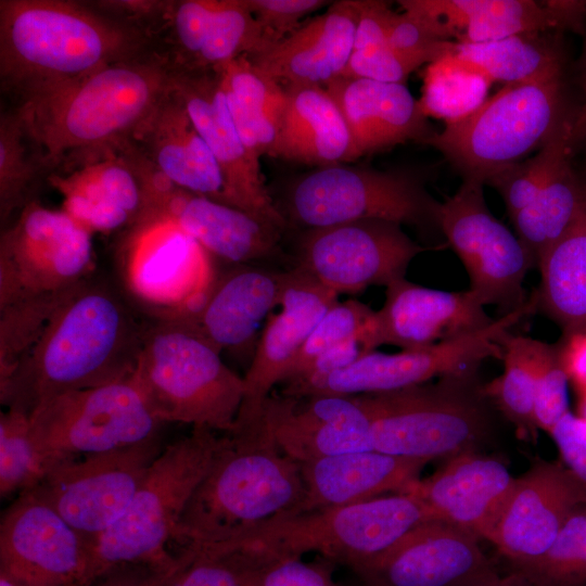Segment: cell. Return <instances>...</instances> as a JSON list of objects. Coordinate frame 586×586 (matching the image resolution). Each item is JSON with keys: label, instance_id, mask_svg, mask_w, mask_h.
<instances>
[{"label": "cell", "instance_id": "d590c367", "mask_svg": "<svg viewBox=\"0 0 586 586\" xmlns=\"http://www.w3.org/2000/svg\"><path fill=\"white\" fill-rule=\"evenodd\" d=\"M492 82H525L563 74L559 43L542 33H525L486 42H455L451 53Z\"/></svg>", "mask_w": 586, "mask_h": 586}, {"label": "cell", "instance_id": "7402d4cb", "mask_svg": "<svg viewBox=\"0 0 586 586\" xmlns=\"http://www.w3.org/2000/svg\"><path fill=\"white\" fill-rule=\"evenodd\" d=\"M479 540L464 530L431 520L356 574L362 586H472L497 574Z\"/></svg>", "mask_w": 586, "mask_h": 586}, {"label": "cell", "instance_id": "be15d7a7", "mask_svg": "<svg viewBox=\"0 0 586 586\" xmlns=\"http://www.w3.org/2000/svg\"><path fill=\"white\" fill-rule=\"evenodd\" d=\"M0 586H18L8 574L0 571Z\"/></svg>", "mask_w": 586, "mask_h": 586}, {"label": "cell", "instance_id": "9a60e30c", "mask_svg": "<svg viewBox=\"0 0 586 586\" xmlns=\"http://www.w3.org/2000/svg\"><path fill=\"white\" fill-rule=\"evenodd\" d=\"M164 447L158 433L130 446L65 461L49 469L30 492L91 542L124 514Z\"/></svg>", "mask_w": 586, "mask_h": 586}, {"label": "cell", "instance_id": "ee69618b", "mask_svg": "<svg viewBox=\"0 0 586 586\" xmlns=\"http://www.w3.org/2000/svg\"><path fill=\"white\" fill-rule=\"evenodd\" d=\"M46 470L30 436L29 417L14 410L0 416V494L35 488Z\"/></svg>", "mask_w": 586, "mask_h": 586}, {"label": "cell", "instance_id": "f1b7e54d", "mask_svg": "<svg viewBox=\"0 0 586 586\" xmlns=\"http://www.w3.org/2000/svg\"><path fill=\"white\" fill-rule=\"evenodd\" d=\"M357 0L331 2L328 10L266 52L249 58L282 86L327 87L341 77L354 49Z\"/></svg>", "mask_w": 586, "mask_h": 586}, {"label": "cell", "instance_id": "3957f363", "mask_svg": "<svg viewBox=\"0 0 586 586\" xmlns=\"http://www.w3.org/2000/svg\"><path fill=\"white\" fill-rule=\"evenodd\" d=\"M171 85V69L150 51L15 107L51 175L128 139Z\"/></svg>", "mask_w": 586, "mask_h": 586}, {"label": "cell", "instance_id": "6125c7cd", "mask_svg": "<svg viewBox=\"0 0 586 586\" xmlns=\"http://www.w3.org/2000/svg\"><path fill=\"white\" fill-rule=\"evenodd\" d=\"M577 411L578 416L586 419V392L578 393Z\"/></svg>", "mask_w": 586, "mask_h": 586}, {"label": "cell", "instance_id": "11a10c76", "mask_svg": "<svg viewBox=\"0 0 586 586\" xmlns=\"http://www.w3.org/2000/svg\"><path fill=\"white\" fill-rule=\"evenodd\" d=\"M548 434L557 445L564 467L586 488V419L569 410Z\"/></svg>", "mask_w": 586, "mask_h": 586}, {"label": "cell", "instance_id": "f35d334b", "mask_svg": "<svg viewBox=\"0 0 586 586\" xmlns=\"http://www.w3.org/2000/svg\"><path fill=\"white\" fill-rule=\"evenodd\" d=\"M535 341L509 334L502 346L501 374L481 387L483 396L492 399L525 438H534L538 430L534 418Z\"/></svg>", "mask_w": 586, "mask_h": 586}, {"label": "cell", "instance_id": "6f0895ef", "mask_svg": "<svg viewBox=\"0 0 586 586\" xmlns=\"http://www.w3.org/2000/svg\"><path fill=\"white\" fill-rule=\"evenodd\" d=\"M357 2L358 20L353 51L386 44L393 10L384 1L357 0Z\"/></svg>", "mask_w": 586, "mask_h": 586}, {"label": "cell", "instance_id": "b9f144b4", "mask_svg": "<svg viewBox=\"0 0 586 586\" xmlns=\"http://www.w3.org/2000/svg\"><path fill=\"white\" fill-rule=\"evenodd\" d=\"M81 283L30 295L0 308V384L31 352L54 314Z\"/></svg>", "mask_w": 586, "mask_h": 586}, {"label": "cell", "instance_id": "816d5d0a", "mask_svg": "<svg viewBox=\"0 0 586 586\" xmlns=\"http://www.w3.org/2000/svg\"><path fill=\"white\" fill-rule=\"evenodd\" d=\"M421 65V62L396 52L386 43L354 50L341 77L404 85Z\"/></svg>", "mask_w": 586, "mask_h": 586}, {"label": "cell", "instance_id": "277c9868", "mask_svg": "<svg viewBox=\"0 0 586 586\" xmlns=\"http://www.w3.org/2000/svg\"><path fill=\"white\" fill-rule=\"evenodd\" d=\"M260 418L222 436L174 536L180 548L225 543L297 509L301 464L273 446Z\"/></svg>", "mask_w": 586, "mask_h": 586}, {"label": "cell", "instance_id": "ba28073f", "mask_svg": "<svg viewBox=\"0 0 586 586\" xmlns=\"http://www.w3.org/2000/svg\"><path fill=\"white\" fill-rule=\"evenodd\" d=\"M563 100V74L508 84L424 143L438 150L463 179L485 184L548 140L569 112Z\"/></svg>", "mask_w": 586, "mask_h": 586}, {"label": "cell", "instance_id": "4dcf8cb0", "mask_svg": "<svg viewBox=\"0 0 586 586\" xmlns=\"http://www.w3.org/2000/svg\"><path fill=\"white\" fill-rule=\"evenodd\" d=\"M326 89L339 104L353 141V161L433 131L419 100L405 84L339 77Z\"/></svg>", "mask_w": 586, "mask_h": 586}, {"label": "cell", "instance_id": "f546056e", "mask_svg": "<svg viewBox=\"0 0 586 586\" xmlns=\"http://www.w3.org/2000/svg\"><path fill=\"white\" fill-rule=\"evenodd\" d=\"M281 272L238 265L217 276L202 304L173 317L221 353L250 343L262 322L279 305Z\"/></svg>", "mask_w": 586, "mask_h": 586}, {"label": "cell", "instance_id": "d6986e66", "mask_svg": "<svg viewBox=\"0 0 586 586\" xmlns=\"http://www.w3.org/2000/svg\"><path fill=\"white\" fill-rule=\"evenodd\" d=\"M90 540L33 492L0 522V571L18 586H90Z\"/></svg>", "mask_w": 586, "mask_h": 586}, {"label": "cell", "instance_id": "8992f818", "mask_svg": "<svg viewBox=\"0 0 586 586\" xmlns=\"http://www.w3.org/2000/svg\"><path fill=\"white\" fill-rule=\"evenodd\" d=\"M431 520L436 518L418 497L396 493L346 506L285 513L231 540L204 547L267 556L317 552L356 573Z\"/></svg>", "mask_w": 586, "mask_h": 586}, {"label": "cell", "instance_id": "836d02e7", "mask_svg": "<svg viewBox=\"0 0 586 586\" xmlns=\"http://www.w3.org/2000/svg\"><path fill=\"white\" fill-rule=\"evenodd\" d=\"M542 280L535 292L543 309L565 332L586 330V189L579 209L564 233L542 255Z\"/></svg>", "mask_w": 586, "mask_h": 586}, {"label": "cell", "instance_id": "c3c4849f", "mask_svg": "<svg viewBox=\"0 0 586 586\" xmlns=\"http://www.w3.org/2000/svg\"><path fill=\"white\" fill-rule=\"evenodd\" d=\"M189 562L173 586H253L255 558L242 550L184 547Z\"/></svg>", "mask_w": 586, "mask_h": 586}, {"label": "cell", "instance_id": "ffe728a7", "mask_svg": "<svg viewBox=\"0 0 586 586\" xmlns=\"http://www.w3.org/2000/svg\"><path fill=\"white\" fill-rule=\"evenodd\" d=\"M586 488L561 463L537 460L514 487L488 539L521 574L549 551Z\"/></svg>", "mask_w": 586, "mask_h": 586}, {"label": "cell", "instance_id": "83f0119b", "mask_svg": "<svg viewBox=\"0 0 586 586\" xmlns=\"http://www.w3.org/2000/svg\"><path fill=\"white\" fill-rule=\"evenodd\" d=\"M404 11L422 16L456 42H486L545 33L581 22L583 4L531 0H404ZM454 41V40H453Z\"/></svg>", "mask_w": 586, "mask_h": 586}, {"label": "cell", "instance_id": "8d00e7d4", "mask_svg": "<svg viewBox=\"0 0 586 586\" xmlns=\"http://www.w3.org/2000/svg\"><path fill=\"white\" fill-rule=\"evenodd\" d=\"M585 189L586 182L574 170L573 160H569L546 181L531 204L510 217L535 265L574 220Z\"/></svg>", "mask_w": 586, "mask_h": 586}, {"label": "cell", "instance_id": "603a6c76", "mask_svg": "<svg viewBox=\"0 0 586 586\" xmlns=\"http://www.w3.org/2000/svg\"><path fill=\"white\" fill-rule=\"evenodd\" d=\"M336 302V293L303 270L281 272L280 309L268 317L257 341L243 377L244 398L235 422L262 415L272 388L282 383L307 337Z\"/></svg>", "mask_w": 586, "mask_h": 586}, {"label": "cell", "instance_id": "7dc6e473", "mask_svg": "<svg viewBox=\"0 0 586 586\" xmlns=\"http://www.w3.org/2000/svg\"><path fill=\"white\" fill-rule=\"evenodd\" d=\"M373 313L374 310L357 300L334 303L307 337L281 384L301 375L329 348L360 333Z\"/></svg>", "mask_w": 586, "mask_h": 586}, {"label": "cell", "instance_id": "7c38bea8", "mask_svg": "<svg viewBox=\"0 0 586 586\" xmlns=\"http://www.w3.org/2000/svg\"><path fill=\"white\" fill-rule=\"evenodd\" d=\"M433 200L413 176L337 164L318 167L286 189V224L305 229L364 219L419 224L433 219Z\"/></svg>", "mask_w": 586, "mask_h": 586}, {"label": "cell", "instance_id": "ab89813d", "mask_svg": "<svg viewBox=\"0 0 586 586\" xmlns=\"http://www.w3.org/2000/svg\"><path fill=\"white\" fill-rule=\"evenodd\" d=\"M577 150L573 112H568L538 153L526 161L508 166L491 177L486 183L501 195L509 217L526 207L546 181Z\"/></svg>", "mask_w": 586, "mask_h": 586}, {"label": "cell", "instance_id": "f907efd6", "mask_svg": "<svg viewBox=\"0 0 586 586\" xmlns=\"http://www.w3.org/2000/svg\"><path fill=\"white\" fill-rule=\"evenodd\" d=\"M250 553L255 558L253 586H340L326 566L301 557Z\"/></svg>", "mask_w": 586, "mask_h": 586}, {"label": "cell", "instance_id": "9f6ffc18", "mask_svg": "<svg viewBox=\"0 0 586 586\" xmlns=\"http://www.w3.org/2000/svg\"><path fill=\"white\" fill-rule=\"evenodd\" d=\"M367 324L357 335L336 344L319 355L301 375L284 384L327 375L348 367L364 355L371 353L365 337Z\"/></svg>", "mask_w": 586, "mask_h": 586}, {"label": "cell", "instance_id": "7a4b0ae2", "mask_svg": "<svg viewBox=\"0 0 586 586\" xmlns=\"http://www.w3.org/2000/svg\"><path fill=\"white\" fill-rule=\"evenodd\" d=\"M150 51L142 31L89 2L0 1L1 89L17 104Z\"/></svg>", "mask_w": 586, "mask_h": 586}, {"label": "cell", "instance_id": "7bdbcfd3", "mask_svg": "<svg viewBox=\"0 0 586 586\" xmlns=\"http://www.w3.org/2000/svg\"><path fill=\"white\" fill-rule=\"evenodd\" d=\"M268 49L263 28L246 0H218L192 72L217 71L239 56L253 58Z\"/></svg>", "mask_w": 586, "mask_h": 586}, {"label": "cell", "instance_id": "44dd1931", "mask_svg": "<svg viewBox=\"0 0 586 586\" xmlns=\"http://www.w3.org/2000/svg\"><path fill=\"white\" fill-rule=\"evenodd\" d=\"M173 88L219 166L228 204L285 229L288 224L265 186L260 162L250 155L234 126L219 74L173 73Z\"/></svg>", "mask_w": 586, "mask_h": 586}, {"label": "cell", "instance_id": "bcb514c9", "mask_svg": "<svg viewBox=\"0 0 586 586\" xmlns=\"http://www.w3.org/2000/svg\"><path fill=\"white\" fill-rule=\"evenodd\" d=\"M47 182L63 195V211L91 232H111L131 226L128 214L81 169L52 173Z\"/></svg>", "mask_w": 586, "mask_h": 586}, {"label": "cell", "instance_id": "cb8c5ba5", "mask_svg": "<svg viewBox=\"0 0 586 586\" xmlns=\"http://www.w3.org/2000/svg\"><path fill=\"white\" fill-rule=\"evenodd\" d=\"M262 425L273 446L297 463L370 450V419L359 397L271 393Z\"/></svg>", "mask_w": 586, "mask_h": 586}, {"label": "cell", "instance_id": "8fae6325", "mask_svg": "<svg viewBox=\"0 0 586 586\" xmlns=\"http://www.w3.org/2000/svg\"><path fill=\"white\" fill-rule=\"evenodd\" d=\"M536 309V298L532 295L522 306L476 332L395 354L373 351L327 375L284 384L280 394L296 397L377 394L421 385L436 377L470 372L484 359H501L504 341L511 329Z\"/></svg>", "mask_w": 586, "mask_h": 586}, {"label": "cell", "instance_id": "484cf974", "mask_svg": "<svg viewBox=\"0 0 586 586\" xmlns=\"http://www.w3.org/2000/svg\"><path fill=\"white\" fill-rule=\"evenodd\" d=\"M514 483L501 461L472 449L448 458L404 493L418 497L436 520L488 540Z\"/></svg>", "mask_w": 586, "mask_h": 586}, {"label": "cell", "instance_id": "52a82bcc", "mask_svg": "<svg viewBox=\"0 0 586 586\" xmlns=\"http://www.w3.org/2000/svg\"><path fill=\"white\" fill-rule=\"evenodd\" d=\"M222 436L206 428L165 445L124 514L90 542V585L113 566L170 559L166 549Z\"/></svg>", "mask_w": 586, "mask_h": 586}, {"label": "cell", "instance_id": "74e56055", "mask_svg": "<svg viewBox=\"0 0 586 586\" xmlns=\"http://www.w3.org/2000/svg\"><path fill=\"white\" fill-rule=\"evenodd\" d=\"M50 171L16 107L0 118V221L8 226L29 203Z\"/></svg>", "mask_w": 586, "mask_h": 586}, {"label": "cell", "instance_id": "94428289", "mask_svg": "<svg viewBox=\"0 0 586 586\" xmlns=\"http://www.w3.org/2000/svg\"><path fill=\"white\" fill-rule=\"evenodd\" d=\"M472 586H533L528 581L515 573L510 576L501 577L498 573L485 581Z\"/></svg>", "mask_w": 586, "mask_h": 586}, {"label": "cell", "instance_id": "1f68e13d", "mask_svg": "<svg viewBox=\"0 0 586 586\" xmlns=\"http://www.w3.org/2000/svg\"><path fill=\"white\" fill-rule=\"evenodd\" d=\"M426 463L373 449L301 463L304 493L292 513L352 505L386 493H404L420 479Z\"/></svg>", "mask_w": 586, "mask_h": 586}, {"label": "cell", "instance_id": "d4e9b609", "mask_svg": "<svg viewBox=\"0 0 586 586\" xmlns=\"http://www.w3.org/2000/svg\"><path fill=\"white\" fill-rule=\"evenodd\" d=\"M484 307L470 290L431 289L400 278L386 285L385 302L370 320V345L415 349L451 341L495 320Z\"/></svg>", "mask_w": 586, "mask_h": 586}, {"label": "cell", "instance_id": "9c48e42d", "mask_svg": "<svg viewBox=\"0 0 586 586\" xmlns=\"http://www.w3.org/2000/svg\"><path fill=\"white\" fill-rule=\"evenodd\" d=\"M473 371L442 377L435 384L358 395L370 419L373 450L431 461L472 450L488 419Z\"/></svg>", "mask_w": 586, "mask_h": 586}, {"label": "cell", "instance_id": "5bb4252c", "mask_svg": "<svg viewBox=\"0 0 586 586\" xmlns=\"http://www.w3.org/2000/svg\"><path fill=\"white\" fill-rule=\"evenodd\" d=\"M483 186L463 179L455 194L435 201L433 220L464 266L469 290L483 305H497L506 314L528 300L523 281L535 262L519 237L493 216Z\"/></svg>", "mask_w": 586, "mask_h": 586}, {"label": "cell", "instance_id": "91938a15", "mask_svg": "<svg viewBox=\"0 0 586 586\" xmlns=\"http://www.w3.org/2000/svg\"><path fill=\"white\" fill-rule=\"evenodd\" d=\"M579 84L583 93V101L578 109L573 111L574 133L577 149L586 150V44L581 59Z\"/></svg>", "mask_w": 586, "mask_h": 586}, {"label": "cell", "instance_id": "f6af8a7d", "mask_svg": "<svg viewBox=\"0 0 586 586\" xmlns=\"http://www.w3.org/2000/svg\"><path fill=\"white\" fill-rule=\"evenodd\" d=\"M520 575L533 586H586V505L569 517L542 560Z\"/></svg>", "mask_w": 586, "mask_h": 586}, {"label": "cell", "instance_id": "f5cc1de1", "mask_svg": "<svg viewBox=\"0 0 586 586\" xmlns=\"http://www.w3.org/2000/svg\"><path fill=\"white\" fill-rule=\"evenodd\" d=\"M246 3L262 26L270 49L298 29L305 17L331 2L324 0H246Z\"/></svg>", "mask_w": 586, "mask_h": 586}, {"label": "cell", "instance_id": "4fadbf2b", "mask_svg": "<svg viewBox=\"0 0 586 586\" xmlns=\"http://www.w3.org/2000/svg\"><path fill=\"white\" fill-rule=\"evenodd\" d=\"M92 268V232L63 209L36 200L1 231L0 308L74 288L91 277Z\"/></svg>", "mask_w": 586, "mask_h": 586}, {"label": "cell", "instance_id": "db71d44e", "mask_svg": "<svg viewBox=\"0 0 586 586\" xmlns=\"http://www.w3.org/2000/svg\"><path fill=\"white\" fill-rule=\"evenodd\" d=\"M190 558L189 550L180 549L168 560L119 564L107 570L90 586H173Z\"/></svg>", "mask_w": 586, "mask_h": 586}, {"label": "cell", "instance_id": "30bf717a", "mask_svg": "<svg viewBox=\"0 0 586 586\" xmlns=\"http://www.w3.org/2000/svg\"><path fill=\"white\" fill-rule=\"evenodd\" d=\"M162 424L130 379L58 395L29 416L46 472L80 455L143 442L161 433Z\"/></svg>", "mask_w": 586, "mask_h": 586}, {"label": "cell", "instance_id": "681fc988", "mask_svg": "<svg viewBox=\"0 0 586 586\" xmlns=\"http://www.w3.org/2000/svg\"><path fill=\"white\" fill-rule=\"evenodd\" d=\"M534 418L537 429L547 433L569 411V378L561 362L559 348L535 341Z\"/></svg>", "mask_w": 586, "mask_h": 586}, {"label": "cell", "instance_id": "6da1fadb", "mask_svg": "<svg viewBox=\"0 0 586 586\" xmlns=\"http://www.w3.org/2000/svg\"><path fill=\"white\" fill-rule=\"evenodd\" d=\"M144 330L145 324L118 291L89 277L58 309L12 375L0 384L1 404L29 417L58 395L129 379Z\"/></svg>", "mask_w": 586, "mask_h": 586}, {"label": "cell", "instance_id": "60d3db41", "mask_svg": "<svg viewBox=\"0 0 586 586\" xmlns=\"http://www.w3.org/2000/svg\"><path fill=\"white\" fill-rule=\"evenodd\" d=\"M491 85L480 71L447 54L426 67L419 103L426 117L455 123L486 101Z\"/></svg>", "mask_w": 586, "mask_h": 586}, {"label": "cell", "instance_id": "2e32d148", "mask_svg": "<svg viewBox=\"0 0 586 586\" xmlns=\"http://www.w3.org/2000/svg\"><path fill=\"white\" fill-rule=\"evenodd\" d=\"M127 155L146 195L148 217L142 226L154 221L173 224L211 255L234 265H252L281 253L282 228L177 187L136 148L129 149Z\"/></svg>", "mask_w": 586, "mask_h": 586}, {"label": "cell", "instance_id": "680465c9", "mask_svg": "<svg viewBox=\"0 0 586 586\" xmlns=\"http://www.w3.org/2000/svg\"><path fill=\"white\" fill-rule=\"evenodd\" d=\"M566 335L564 345L559 348L561 362L577 392H586V330Z\"/></svg>", "mask_w": 586, "mask_h": 586}, {"label": "cell", "instance_id": "e0dca14e", "mask_svg": "<svg viewBox=\"0 0 586 586\" xmlns=\"http://www.w3.org/2000/svg\"><path fill=\"white\" fill-rule=\"evenodd\" d=\"M424 250L400 224L364 219L305 229L295 267L337 295L357 293L405 278L411 260Z\"/></svg>", "mask_w": 586, "mask_h": 586}, {"label": "cell", "instance_id": "ac0fdd59", "mask_svg": "<svg viewBox=\"0 0 586 586\" xmlns=\"http://www.w3.org/2000/svg\"><path fill=\"white\" fill-rule=\"evenodd\" d=\"M211 254L173 224L132 229L124 258L126 284L156 318L194 311L217 275Z\"/></svg>", "mask_w": 586, "mask_h": 586}, {"label": "cell", "instance_id": "5b68a950", "mask_svg": "<svg viewBox=\"0 0 586 586\" xmlns=\"http://www.w3.org/2000/svg\"><path fill=\"white\" fill-rule=\"evenodd\" d=\"M153 416L164 422L230 433L244 398V380L220 353L183 323L156 318L145 326L129 378Z\"/></svg>", "mask_w": 586, "mask_h": 586}, {"label": "cell", "instance_id": "d6a6232c", "mask_svg": "<svg viewBox=\"0 0 586 586\" xmlns=\"http://www.w3.org/2000/svg\"><path fill=\"white\" fill-rule=\"evenodd\" d=\"M285 92L271 156L324 167L353 161V141L333 97L320 86H283Z\"/></svg>", "mask_w": 586, "mask_h": 586}, {"label": "cell", "instance_id": "e575fe53", "mask_svg": "<svg viewBox=\"0 0 586 586\" xmlns=\"http://www.w3.org/2000/svg\"><path fill=\"white\" fill-rule=\"evenodd\" d=\"M215 72L220 76L232 120L245 149L256 161L263 155L271 156L284 109L283 86L246 55Z\"/></svg>", "mask_w": 586, "mask_h": 586}, {"label": "cell", "instance_id": "4316f807", "mask_svg": "<svg viewBox=\"0 0 586 586\" xmlns=\"http://www.w3.org/2000/svg\"><path fill=\"white\" fill-rule=\"evenodd\" d=\"M128 140L177 187L229 205L219 166L173 85Z\"/></svg>", "mask_w": 586, "mask_h": 586}]
</instances>
